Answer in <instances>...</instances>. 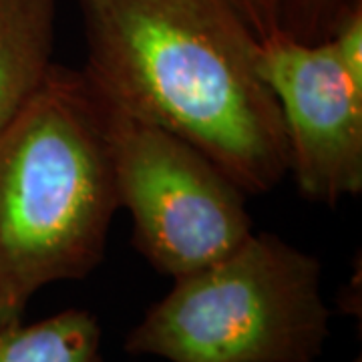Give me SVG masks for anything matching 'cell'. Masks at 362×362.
<instances>
[{
	"instance_id": "cell-1",
	"label": "cell",
	"mask_w": 362,
	"mask_h": 362,
	"mask_svg": "<svg viewBox=\"0 0 362 362\" xmlns=\"http://www.w3.org/2000/svg\"><path fill=\"white\" fill-rule=\"evenodd\" d=\"M81 69L117 109L192 143L246 195L288 175L276 97L259 39L235 0H78Z\"/></svg>"
},
{
	"instance_id": "cell-2",
	"label": "cell",
	"mask_w": 362,
	"mask_h": 362,
	"mask_svg": "<svg viewBox=\"0 0 362 362\" xmlns=\"http://www.w3.org/2000/svg\"><path fill=\"white\" fill-rule=\"evenodd\" d=\"M117 209L95 97L81 71L52 65L0 129V330L40 288L101 264Z\"/></svg>"
},
{
	"instance_id": "cell-3",
	"label": "cell",
	"mask_w": 362,
	"mask_h": 362,
	"mask_svg": "<svg viewBox=\"0 0 362 362\" xmlns=\"http://www.w3.org/2000/svg\"><path fill=\"white\" fill-rule=\"evenodd\" d=\"M328 318L322 262L254 230L228 256L175 278L125 350L169 362H316Z\"/></svg>"
},
{
	"instance_id": "cell-4",
	"label": "cell",
	"mask_w": 362,
	"mask_h": 362,
	"mask_svg": "<svg viewBox=\"0 0 362 362\" xmlns=\"http://www.w3.org/2000/svg\"><path fill=\"white\" fill-rule=\"evenodd\" d=\"M90 93L117 202L129 209L135 247L157 272L175 280L206 268L254 232L246 194L209 157Z\"/></svg>"
},
{
	"instance_id": "cell-5",
	"label": "cell",
	"mask_w": 362,
	"mask_h": 362,
	"mask_svg": "<svg viewBox=\"0 0 362 362\" xmlns=\"http://www.w3.org/2000/svg\"><path fill=\"white\" fill-rule=\"evenodd\" d=\"M259 71L282 115L300 194L324 206L361 194L362 89L330 40L304 45L276 33L259 40Z\"/></svg>"
},
{
	"instance_id": "cell-6",
	"label": "cell",
	"mask_w": 362,
	"mask_h": 362,
	"mask_svg": "<svg viewBox=\"0 0 362 362\" xmlns=\"http://www.w3.org/2000/svg\"><path fill=\"white\" fill-rule=\"evenodd\" d=\"M54 21L57 0H0V129L49 77Z\"/></svg>"
},
{
	"instance_id": "cell-7",
	"label": "cell",
	"mask_w": 362,
	"mask_h": 362,
	"mask_svg": "<svg viewBox=\"0 0 362 362\" xmlns=\"http://www.w3.org/2000/svg\"><path fill=\"white\" fill-rule=\"evenodd\" d=\"M0 362H105L101 326L87 310H63L0 330Z\"/></svg>"
},
{
	"instance_id": "cell-8",
	"label": "cell",
	"mask_w": 362,
	"mask_h": 362,
	"mask_svg": "<svg viewBox=\"0 0 362 362\" xmlns=\"http://www.w3.org/2000/svg\"><path fill=\"white\" fill-rule=\"evenodd\" d=\"M350 0H280V33L316 45L330 39Z\"/></svg>"
},
{
	"instance_id": "cell-9",
	"label": "cell",
	"mask_w": 362,
	"mask_h": 362,
	"mask_svg": "<svg viewBox=\"0 0 362 362\" xmlns=\"http://www.w3.org/2000/svg\"><path fill=\"white\" fill-rule=\"evenodd\" d=\"M328 40L350 81L362 89V0H350Z\"/></svg>"
},
{
	"instance_id": "cell-10",
	"label": "cell",
	"mask_w": 362,
	"mask_h": 362,
	"mask_svg": "<svg viewBox=\"0 0 362 362\" xmlns=\"http://www.w3.org/2000/svg\"><path fill=\"white\" fill-rule=\"evenodd\" d=\"M259 40L280 33V0H235Z\"/></svg>"
},
{
	"instance_id": "cell-11",
	"label": "cell",
	"mask_w": 362,
	"mask_h": 362,
	"mask_svg": "<svg viewBox=\"0 0 362 362\" xmlns=\"http://www.w3.org/2000/svg\"><path fill=\"white\" fill-rule=\"evenodd\" d=\"M356 362H361V361H356Z\"/></svg>"
}]
</instances>
